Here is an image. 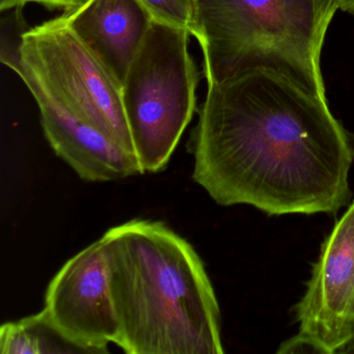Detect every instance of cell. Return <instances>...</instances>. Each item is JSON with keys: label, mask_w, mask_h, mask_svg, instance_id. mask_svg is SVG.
<instances>
[{"label": "cell", "mask_w": 354, "mask_h": 354, "mask_svg": "<svg viewBox=\"0 0 354 354\" xmlns=\"http://www.w3.org/2000/svg\"><path fill=\"white\" fill-rule=\"evenodd\" d=\"M190 142L192 178L221 206L333 214L349 201V133L327 101L275 72L208 86Z\"/></svg>", "instance_id": "1"}, {"label": "cell", "mask_w": 354, "mask_h": 354, "mask_svg": "<svg viewBox=\"0 0 354 354\" xmlns=\"http://www.w3.org/2000/svg\"><path fill=\"white\" fill-rule=\"evenodd\" d=\"M0 353L94 354L69 337L45 310L3 324L0 328Z\"/></svg>", "instance_id": "10"}, {"label": "cell", "mask_w": 354, "mask_h": 354, "mask_svg": "<svg viewBox=\"0 0 354 354\" xmlns=\"http://www.w3.org/2000/svg\"><path fill=\"white\" fill-rule=\"evenodd\" d=\"M155 20L184 28L196 36L194 0H140Z\"/></svg>", "instance_id": "12"}, {"label": "cell", "mask_w": 354, "mask_h": 354, "mask_svg": "<svg viewBox=\"0 0 354 354\" xmlns=\"http://www.w3.org/2000/svg\"><path fill=\"white\" fill-rule=\"evenodd\" d=\"M88 1L90 0H28V3H38L50 11L61 9L65 13L75 11Z\"/></svg>", "instance_id": "13"}, {"label": "cell", "mask_w": 354, "mask_h": 354, "mask_svg": "<svg viewBox=\"0 0 354 354\" xmlns=\"http://www.w3.org/2000/svg\"><path fill=\"white\" fill-rule=\"evenodd\" d=\"M18 75L134 154L122 86L69 28L64 14L24 35Z\"/></svg>", "instance_id": "5"}, {"label": "cell", "mask_w": 354, "mask_h": 354, "mask_svg": "<svg viewBox=\"0 0 354 354\" xmlns=\"http://www.w3.org/2000/svg\"><path fill=\"white\" fill-rule=\"evenodd\" d=\"M28 3V0H0V10L1 12L9 11L17 7H24Z\"/></svg>", "instance_id": "14"}, {"label": "cell", "mask_w": 354, "mask_h": 354, "mask_svg": "<svg viewBox=\"0 0 354 354\" xmlns=\"http://www.w3.org/2000/svg\"><path fill=\"white\" fill-rule=\"evenodd\" d=\"M295 315L298 333L277 353H343L354 341V201L323 242Z\"/></svg>", "instance_id": "6"}, {"label": "cell", "mask_w": 354, "mask_h": 354, "mask_svg": "<svg viewBox=\"0 0 354 354\" xmlns=\"http://www.w3.org/2000/svg\"><path fill=\"white\" fill-rule=\"evenodd\" d=\"M24 7L9 10V14L1 19V47L0 59L8 67L19 73L21 69V45L28 28L22 13Z\"/></svg>", "instance_id": "11"}, {"label": "cell", "mask_w": 354, "mask_h": 354, "mask_svg": "<svg viewBox=\"0 0 354 354\" xmlns=\"http://www.w3.org/2000/svg\"><path fill=\"white\" fill-rule=\"evenodd\" d=\"M128 354H221V310L198 252L161 221L133 219L101 237Z\"/></svg>", "instance_id": "2"}, {"label": "cell", "mask_w": 354, "mask_h": 354, "mask_svg": "<svg viewBox=\"0 0 354 354\" xmlns=\"http://www.w3.org/2000/svg\"><path fill=\"white\" fill-rule=\"evenodd\" d=\"M208 86L267 70L327 101L321 51L335 0H194Z\"/></svg>", "instance_id": "3"}, {"label": "cell", "mask_w": 354, "mask_h": 354, "mask_svg": "<svg viewBox=\"0 0 354 354\" xmlns=\"http://www.w3.org/2000/svg\"><path fill=\"white\" fill-rule=\"evenodd\" d=\"M64 16L122 86L154 20L148 9L140 0H90Z\"/></svg>", "instance_id": "9"}, {"label": "cell", "mask_w": 354, "mask_h": 354, "mask_svg": "<svg viewBox=\"0 0 354 354\" xmlns=\"http://www.w3.org/2000/svg\"><path fill=\"white\" fill-rule=\"evenodd\" d=\"M44 310L69 337L94 354L107 353L109 343L118 345L120 325L101 238L59 269L47 288Z\"/></svg>", "instance_id": "7"}, {"label": "cell", "mask_w": 354, "mask_h": 354, "mask_svg": "<svg viewBox=\"0 0 354 354\" xmlns=\"http://www.w3.org/2000/svg\"><path fill=\"white\" fill-rule=\"evenodd\" d=\"M24 84L36 99L41 125L51 148L82 180L107 182L142 174L133 153L64 111L34 82Z\"/></svg>", "instance_id": "8"}, {"label": "cell", "mask_w": 354, "mask_h": 354, "mask_svg": "<svg viewBox=\"0 0 354 354\" xmlns=\"http://www.w3.org/2000/svg\"><path fill=\"white\" fill-rule=\"evenodd\" d=\"M187 30L153 20L122 84V102L142 174L167 167L196 111L198 68Z\"/></svg>", "instance_id": "4"}]
</instances>
